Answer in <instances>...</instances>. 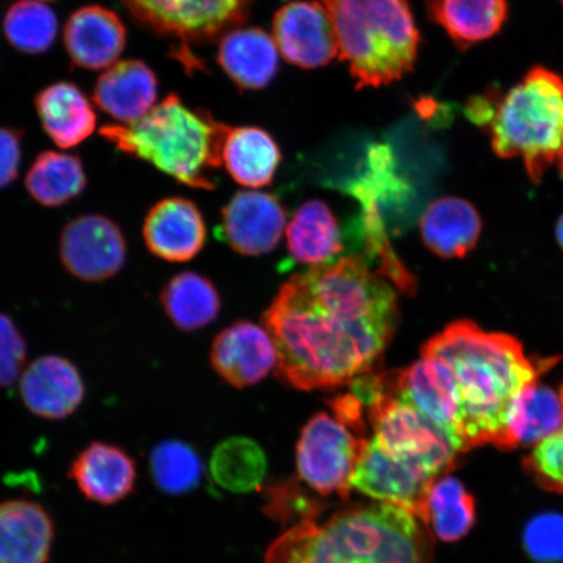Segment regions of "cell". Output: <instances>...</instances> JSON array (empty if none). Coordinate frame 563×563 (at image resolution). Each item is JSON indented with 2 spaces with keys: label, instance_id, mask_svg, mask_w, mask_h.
Returning <instances> with one entry per match:
<instances>
[{
  "label": "cell",
  "instance_id": "cell-32",
  "mask_svg": "<svg viewBox=\"0 0 563 563\" xmlns=\"http://www.w3.org/2000/svg\"><path fill=\"white\" fill-rule=\"evenodd\" d=\"M210 473L221 488L249 493L262 487L266 457L256 442L244 438L223 441L211 455Z\"/></svg>",
  "mask_w": 563,
  "mask_h": 563
},
{
  "label": "cell",
  "instance_id": "cell-13",
  "mask_svg": "<svg viewBox=\"0 0 563 563\" xmlns=\"http://www.w3.org/2000/svg\"><path fill=\"white\" fill-rule=\"evenodd\" d=\"M210 362L231 386L255 385L277 367L276 344L266 329L252 322L239 321L216 336Z\"/></svg>",
  "mask_w": 563,
  "mask_h": 563
},
{
  "label": "cell",
  "instance_id": "cell-16",
  "mask_svg": "<svg viewBox=\"0 0 563 563\" xmlns=\"http://www.w3.org/2000/svg\"><path fill=\"white\" fill-rule=\"evenodd\" d=\"M434 481L393 460L368 440L358 460L352 488L378 503L402 506L421 519L427 492Z\"/></svg>",
  "mask_w": 563,
  "mask_h": 563
},
{
  "label": "cell",
  "instance_id": "cell-31",
  "mask_svg": "<svg viewBox=\"0 0 563 563\" xmlns=\"http://www.w3.org/2000/svg\"><path fill=\"white\" fill-rule=\"evenodd\" d=\"M421 520L432 525L440 540L455 543L473 530L475 498L456 477L435 478L427 492Z\"/></svg>",
  "mask_w": 563,
  "mask_h": 563
},
{
  "label": "cell",
  "instance_id": "cell-15",
  "mask_svg": "<svg viewBox=\"0 0 563 563\" xmlns=\"http://www.w3.org/2000/svg\"><path fill=\"white\" fill-rule=\"evenodd\" d=\"M20 394L35 417L62 420L81 406L86 385L76 365L65 357L47 355L35 358L24 371Z\"/></svg>",
  "mask_w": 563,
  "mask_h": 563
},
{
  "label": "cell",
  "instance_id": "cell-11",
  "mask_svg": "<svg viewBox=\"0 0 563 563\" xmlns=\"http://www.w3.org/2000/svg\"><path fill=\"white\" fill-rule=\"evenodd\" d=\"M278 52L301 68L327 66L340 56L332 18L323 3L297 0L282 7L273 21Z\"/></svg>",
  "mask_w": 563,
  "mask_h": 563
},
{
  "label": "cell",
  "instance_id": "cell-42",
  "mask_svg": "<svg viewBox=\"0 0 563 563\" xmlns=\"http://www.w3.org/2000/svg\"><path fill=\"white\" fill-rule=\"evenodd\" d=\"M560 2L563 4V0H560Z\"/></svg>",
  "mask_w": 563,
  "mask_h": 563
},
{
  "label": "cell",
  "instance_id": "cell-17",
  "mask_svg": "<svg viewBox=\"0 0 563 563\" xmlns=\"http://www.w3.org/2000/svg\"><path fill=\"white\" fill-rule=\"evenodd\" d=\"M391 377L398 396L452 435L462 450L456 439L460 399L454 377L446 365L438 358L421 356V361L410 367L391 372Z\"/></svg>",
  "mask_w": 563,
  "mask_h": 563
},
{
  "label": "cell",
  "instance_id": "cell-28",
  "mask_svg": "<svg viewBox=\"0 0 563 563\" xmlns=\"http://www.w3.org/2000/svg\"><path fill=\"white\" fill-rule=\"evenodd\" d=\"M280 159L276 141L256 126L232 129L223 146V165L243 187L269 186Z\"/></svg>",
  "mask_w": 563,
  "mask_h": 563
},
{
  "label": "cell",
  "instance_id": "cell-4",
  "mask_svg": "<svg viewBox=\"0 0 563 563\" xmlns=\"http://www.w3.org/2000/svg\"><path fill=\"white\" fill-rule=\"evenodd\" d=\"M231 130L208 111L188 108L173 93L139 122L104 125L100 135L119 152L151 162L181 185L214 189L213 174L223 165V146Z\"/></svg>",
  "mask_w": 563,
  "mask_h": 563
},
{
  "label": "cell",
  "instance_id": "cell-25",
  "mask_svg": "<svg viewBox=\"0 0 563 563\" xmlns=\"http://www.w3.org/2000/svg\"><path fill=\"white\" fill-rule=\"evenodd\" d=\"M563 428V399L539 382L528 385L514 400L508 419L503 450L537 446Z\"/></svg>",
  "mask_w": 563,
  "mask_h": 563
},
{
  "label": "cell",
  "instance_id": "cell-36",
  "mask_svg": "<svg viewBox=\"0 0 563 563\" xmlns=\"http://www.w3.org/2000/svg\"><path fill=\"white\" fill-rule=\"evenodd\" d=\"M26 362V343L15 323L0 313V387L18 382Z\"/></svg>",
  "mask_w": 563,
  "mask_h": 563
},
{
  "label": "cell",
  "instance_id": "cell-29",
  "mask_svg": "<svg viewBox=\"0 0 563 563\" xmlns=\"http://www.w3.org/2000/svg\"><path fill=\"white\" fill-rule=\"evenodd\" d=\"M88 176L77 154L44 152L25 175V188L45 208L67 206L86 191Z\"/></svg>",
  "mask_w": 563,
  "mask_h": 563
},
{
  "label": "cell",
  "instance_id": "cell-37",
  "mask_svg": "<svg viewBox=\"0 0 563 563\" xmlns=\"http://www.w3.org/2000/svg\"><path fill=\"white\" fill-rule=\"evenodd\" d=\"M21 154L23 133L0 126V192L18 179Z\"/></svg>",
  "mask_w": 563,
  "mask_h": 563
},
{
  "label": "cell",
  "instance_id": "cell-19",
  "mask_svg": "<svg viewBox=\"0 0 563 563\" xmlns=\"http://www.w3.org/2000/svg\"><path fill=\"white\" fill-rule=\"evenodd\" d=\"M126 45L121 18L101 5H86L69 16L65 46L74 65L86 69H108L115 65Z\"/></svg>",
  "mask_w": 563,
  "mask_h": 563
},
{
  "label": "cell",
  "instance_id": "cell-8",
  "mask_svg": "<svg viewBox=\"0 0 563 563\" xmlns=\"http://www.w3.org/2000/svg\"><path fill=\"white\" fill-rule=\"evenodd\" d=\"M139 24L179 42L178 53L238 30L249 18L252 0H122ZM189 63V62H188Z\"/></svg>",
  "mask_w": 563,
  "mask_h": 563
},
{
  "label": "cell",
  "instance_id": "cell-20",
  "mask_svg": "<svg viewBox=\"0 0 563 563\" xmlns=\"http://www.w3.org/2000/svg\"><path fill=\"white\" fill-rule=\"evenodd\" d=\"M158 79L143 60L115 63L98 77L93 101L115 121L132 124L156 108Z\"/></svg>",
  "mask_w": 563,
  "mask_h": 563
},
{
  "label": "cell",
  "instance_id": "cell-30",
  "mask_svg": "<svg viewBox=\"0 0 563 563\" xmlns=\"http://www.w3.org/2000/svg\"><path fill=\"white\" fill-rule=\"evenodd\" d=\"M161 305L183 332L209 325L221 311V298L213 282L195 272L176 274L161 291Z\"/></svg>",
  "mask_w": 563,
  "mask_h": 563
},
{
  "label": "cell",
  "instance_id": "cell-10",
  "mask_svg": "<svg viewBox=\"0 0 563 563\" xmlns=\"http://www.w3.org/2000/svg\"><path fill=\"white\" fill-rule=\"evenodd\" d=\"M59 256L66 269L84 282L115 277L126 260V242L121 228L100 214L76 217L63 229Z\"/></svg>",
  "mask_w": 563,
  "mask_h": 563
},
{
  "label": "cell",
  "instance_id": "cell-21",
  "mask_svg": "<svg viewBox=\"0 0 563 563\" xmlns=\"http://www.w3.org/2000/svg\"><path fill=\"white\" fill-rule=\"evenodd\" d=\"M54 523L41 505L13 499L0 504V563H46Z\"/></svg>",
  "mask_w": 563,
  "mask_h": 563
},
{
  "label": "cell",
  "instance_id": "cell-40",
  "mask_svg": "<svg viewBox=\"0 0 563 563\" xmlns=\"http://www.w3.org/2000/svg\"><path fill=\"white\" fill-rule=\"evenodd\" d=\"M561 396H562V399H563V386L561 387ZM561 432L563 433V428L561 429Z\"/></svg>",
  "mask_w": 563,
  "mask_h": 563
},
{
  "label": "cell",
  "instance_id": "cell-24",
  "mask_svg": "<svg viewBox=\"0 0 563 563\" xmlns=\"http://www.w3.org/2000/svg\"><path fill=\"white\" fill-rule=\"evenodd\" d=\"M278 47L272 35L258 27H238L223 35L217 60L236 86L262 89L276 76Z\"/></svg>",
  "mask_w": 563,
  "mask_h": 563
},
{
  "label": "cell",
  "instance_id": "cell-26",
  "mask_svg": "<svg viewBox=\"0 0 563 563\" xmlns=\"http://www.w3.org/2000/svg\"><path fill=\"white\" fill-rule=\"evenodd\" d=\"M429 18L461 48L487 41L503 30L508 0H427Z\"/></svg>",
  "mask_w": 563,
  "mask_h": 563
},
{
  "label": "cell",
  "instance_id": "cell-1",
  "mask_svg": "<svg viewBox=\"0 0 563 563\" xmlns=\"http://www.w3.org/2000/svg\"><path fill=\"white\" fill-rule=\"evenodd\" d=\"M398 316L391 286L361 256H349L294 276L264 322L278 376L300 390H325L376 369Z\"/></svg>",
  "mask_w": 563,
  "mask_h": 563
},
{
  "label": "cell",
  "instance_id": "cell-39",
  "mask_svg": "<svg viewBox=\"0 0 563 563\" xmlns=\"http://www.w3.org/2000/svg\"><path fill=\"white\" fill-rule=\"evenodd\" d=\"M558 164H559L560 173L563 176V144H562V147H561V152L559 154Z\"/></svg>",
  "mask_w": 563,
  "mask_h": 563
},
{
  "label": "cell",
  "instance_id": "cell-6",
  "mask_svg": "<svg viewBox=\"0 0 563 563\" xmlns=\"http://www.w3.org/2000/svg\"><path fill=\"white\" fill-rule=\"evenodd\" d=\"M499 158L523 161L539 185L563 144V79L545 67L528 70L508 95L496 102L487 129Z\"/></svg>",
  "mask_w": 563,
  "mask_h": 563
},
{
  "label": "cell",
  "instance_id": "cell-2",
  "mask_svg": "<svg viewBox=\"0 0 563 563\" xmlns=\"http://www.w3.org/2000/svg\"><path fill=\"white\" fill-rule=\"evenodd\" d=\"M421 356L438 358L452 372L460 399L456 439L464 453L484 445L503 450L514 400L560 361H533L516 338L485 332L473 321L450 323L424 344Z\"/></svg>",
  "mask_w": 563,
  "mask_h": 563
},
{
  "label": "cell",
  "instance_id": "cell-35",
  "mask_svg": "<svg viewBox=\"0 0 563 563\" xmlns=\"http://www.w3.org/2000/svg\"><path fill=\"white\" fill-rule=\"evenodd\" d=\"M523 547L528 555L539 563L563 562V516L543 512L527 523Z\"/></svg>",
  "mask_w": 563,
  "mask_h": 563
},
{
  "label": "cell",
  "instance_id": "cell-38",
  "mask_svg": "<svg viewBox=\"0 0 563 563\" xmlns=\"http://www.w3.org/2000/svg\"><path fill=\"white\" fill-rule=\"evenodd\" d=\"M555 238H558V242L563 250V214L560 217L558 227H555Z\"/></svg>",
  "mask_w": 563,
  "mask_h": 563
},
{
  "label": "cell",
  "instance_id": "cell-33",
  "mask_svg": "<svg viewBox=\"0 0 563 563\" xmlns=\"http://www.w3.org/2000/svg\"><path fill=\"white\" fill-rule=\"evenodd\" d=\"M3 32L18 52L31 55L51 51L58 34L55 12L38 0L13 3L3 19Z\"/></svg>",
  "mask_w": 563,
  "mask_h": 563
},
{
  "label": "cell",
  "instance_id": "cell-22",
  "mask_svg": "<svg viewBox=\"0 0 563 563\" xmlns=\"http://www.w3.org/2000/svg\"><path fill=\"white\" fill-rule=\"evenodd\" d=\"M34 104L47 136L62 150L80 145L96 131L93 106L74 82L59 81L40 90Z\"/></svg>",
  "mask_w": 563,
  "mask_h": 563
},
{
  "label": "cell",
  "instance_id": "cell-27",
  "mask_svg": "<svg viewBox=\"0 0 563 563\" xmlns=\"http://www.w3.org/2000/svg\"><path fill=\"white\" fill-rule=\"evenodd\" d=\"M286 231L288 252L301 264L323 265L343 249L336 218L320 200L302 203Z\"/></svg>",
  "mask_w": 563,
  "mask_h": 563
},
{
  "label": "cell",
  "instance_id": "cell-14",
  "mask_svg": "<svg viewBox=\"0 0 563 563\" xmlns=\"http://www.w3.org/2000/svg\"><path fill=\"white\" fill-rule=\"evenodd\" d=\"M143 236L154 256L168 263H186L206 245L207 227L195 202L168 197L147 211Z\"/></svg>",
  "mask_w": 563,
  "mask_h": 563
},
{
  "label": "cell",
  "instance_id": "cell-3",
  "mask_svg": "<svg viewBox=\"0 0 563 563\" xmlns=\"http://www.w3.org/2000/svg\"><path fill=\"white\" fill-rule=\"evenodd\" d=\"M422 520L402 506L373 504L305 519L271 545L265 563H431Z\"/></svg>",
  "mask_w": 563,
  "mask_h": 563
},
{
  "label": "cell",
  "instance_id": "cell-34",
  "mask_svg": "<svg viewBox=\"0 0 563 563\" xmlns=\"http://www.w3.org/2000/svg\"><path fill=\"white\" fill-rule=\"evenodd\" d=\"M151 474L166 495L180 496L199 487L203 474L201 457L188 443L165 440L152 450Z\"/></svg>",
  "mask_w": 563,
  "mask_h": 563
},
{
  "label": "cell",
  "instance_id": "cell-7",
  "mask_svg": "<svg viewBox=\"0 0 563 563\" xmlns=\"http://www.w3.org/2000/svg\"><path fill=\"white\" fill-rule=\"evenodd\" d=\"M352 394L368 408L373 445L431 481L449 475L462 450L455 440L417 407L400 398L390 373L373 371L351 384Z\"/></svg>",
  "mask_w": 563,
  "mask_h": 563
},
{
  "label": "cell",
  "instance_id": "cell-23",
  "mask_svg": "<svg viewBox=\"0 0 563 563\" xmlns=\"http://www.w3.org/2000/svg\"><path fill=\"white\" fill-rule=\"evenodd\" d=\"M482 218L476 208L461 197H442L427 208L420 232L429 251L442 258H463L482 235Z\"/></svg>",
  "mask_w": 563,
  "mask_h": 563
},
{
  "label": "cell",
  "instance_id": "cell-9",
  "mask_svg": "<svg viewBox=\"0 0 563 563\" xmlns=\"http://www.w3.org/2000/svg\"><path fill=\"white\" fill-rule=\"evenodd\" d=\"M367 439L344 422L320 412L302 428L297 450L298 473L309 488L322 496L346 499L352 476Z\"/></svg>",
  "mask_w": 563,
  "mask_h": 563
},
{
  "label": "cell",
  "instance_id": "cell-12",
  "mask_svg": "<svg viewBox=\"0 0 563 563\" xmlns=\"http://www.w3.org/2000/svg\"><path fill=\"white\" fill-rule=\"evenodd\" d=\"M221 230L235 252L262 256L278 245L286 230V213L269 194L241 191L222 209Z\"/></svg>",
  "mask_w": 563,
  "mask_h": 563
},
{
  "label": "cell",
  "instance_id": "cell-41",
  "mask_svg": "<svg viewBox=\"0 0 563 563\" xmlns=\"http://www.w3.org/2000/svg\"><path fill=\"white\" fill-rule=\"evenodd\" d=\"M38 2H51V0H38Z\"/></svg>",
  "mask_w": 563,
  "mask_h": 563
},
{
  "label": "cell",
  "instance_id": "cell-5",
  "mask_svg": "<svg viewBox=\"0 0 563 563\" xmlns=\"http://www.w3.org/2000/svg\"><path fill=\"white\" fill-rule=\"evenodd\" d=\"M340 58L357 88L389 86L413 69L420 34L407 0H322Z\"/></svg>",
  "mask_w": 563,
  "mask_h": 563
},
{
  "label": "cell",
  "instance_id": "cell-18",
  "mask_svg": "<svg viewBox=\"0 0 563 563\" xmlns=\"http://www.w3.org/2000/svg\"><path fill=\"white\" fill-rule=\"evenodd\" d=\"M69 477L89 501L109 506L123 501L135 489L133 457L108 442H91L75 457Z\"/></svg>",
  "mask_w": 563,
  "mask_h": 563
}]
</instances>
